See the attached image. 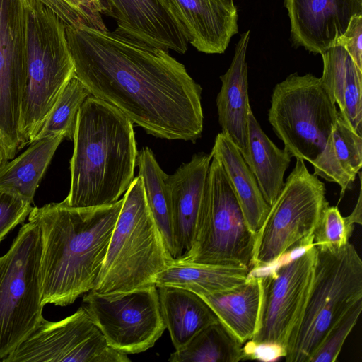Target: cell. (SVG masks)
<instances>
[{
	"mask_svg": "<svg viewBox=\"0 0 362 362\" xmlns=\"http://www.w3.org/2000/svg\"><path fill=\"white\" fill-rule=\"evenodd\" d=\"M74 75L153 136L195 142L203 131L202 87L169 51L115 31L65 24Z\"/></svg>",
	"mask_w": 362,
	"mask_h": 362,
	"instance_id": "obj_1",
	"label": "cell"
},
{
	"mask_svg": "<svg viewBox=\"0 0 362 362\" xmlns=\"http://www.w3.org/2000/svg\"><path fill=\"white\" fill-rule=\"evenodd\" d=\"M123 199L90 208L63 202L34 206L28 220L42 240V304L66 306L91 291L104 262Z\"/></svg>",
	"mask_w": 362,
	"mask_h": 362,
	"instance_id": "obj_2",
	"label": "cell"
},
{
	"mask_svg": "<svg viewBox=\"0 0 362 362\" xmlns=\"http://www.w3.org/2000/svg\"><path fill=\"white\" fill-rule=\"evenodd\" d=\"M73 141L70 189L62 202L75 208L117 202L134 178L139 151L131 120L90 95L78 112Z\"/></svg>",
	"mask_w": 362,
	"mask_h": 362,
	"instance_id": "obj_3",
	"label": "cell"
},
{
	"mask_svg": "<svg viewBox=\"0 0 362 362\" xmlns=\"http://www.w3.org/2000/svg\"><path fill=\"white\" fill-rule=\"evenodd\" d=\"M339 115L320 78L293 73L275 86L268 119L291 157L308 162L314 175L341 187V200L354 182L339 165L332 146Z\"/></svg>",
	"mask_w": 362,
	"mask_h": 362,
	"instance_id": "obj_4",
	"label": "cell"
},
{
	"mask_svg": "<svg viewBox=\"0 0 362 362\" xmlns=\"http://www.w3.org/2000/svg\"><path fill=\"white\" fill-rule=\"evenodd\" d=\"M26 78L19 122L21 149L30 145L65 85L74 65L65 23L42 0H23Z\"/></svg>",
	"mask_w": 362,
	"mask_h": 362,
	"instance_id": "obj_5",
	"label": "cell"
},
{
	"mask_svg": "<svg viewBox=\"0 0 362 362\" xmlns=\"http://www.w3.org/2000/svg\"><path fill=\"white\" fill-rule=\"evenodd\" d=\"M122 199L104 262L91 290L98 293L155 284L157 275L173 262L148 205L140 176L134 178Z\"/></svg>",
	"mask_w": 362,
	"mask_h": 362,
	"instance_id": "obj_6",
	"label": "cell"
},
{
	"mask_svg": "<svg viewBox=\"0 0 362 362\" xmlns=\"http://www.w3.org/2000/svg\"><path fill=\"white\" fill-rule=\"evenodd\" d=\"M361 299L362 260L354 246L317 248L310 291L285 361L310 362L327 331Z\"/></svg>",
	"mask_w": 362,
	"mask_h": 362,
	"instance_id": "obj_7",
	"label": "cell"
},
{
	"mask_svg": "<svg viewBox=\"0 0 362 362\" xmlns=\"http://www.w3.org/2000/svg\"><path fill=\"white\" fill-rule=\"evenodd\" d=\"M325 184L296 158L283 188L255 235L250 271L276 263L293 248L313 244V233L329 206Z\"/></svg>",
	"mask_w": 362,
	"mask_h": 362,
	"instance_id": "obj_8",
	"label": "cell"
},
{
	"mask_svg": "<svg viewBox=\"0 0 362 362\" xmlns=\"http://www.w3.org/2000/svg\"><path fill=\"white\" fill-rule=\"evenodd\" d=\"M41 234L32 220L23 225L0 257V359L40 324L42 317Z\"/></svg>",
	"mask_w": 362,
	"mask_h": 362,
	"instance_id": "obj_9",
	"label": "cell"
},
{
	"mask_svg": "<svg viewBox=\"0 0 362 362\" xmlns=\"http://www.w3.org/2000/svg\"><path fill=\"white\" fill-rule=\"evenodd\" d=\"M254 241L227 175L212 156L207 192L192 247L184 257L173 262L250 269Z\"/></svg>",
	"mask_w": 362,
	"mask_h": 362,
	"instance_id": "obj_10",
	"label": "cell"
},
{
	"mask_svg": "<svg viewBox=\"0 0 362 362\" xmlns=\"http://www.w3.org/2000/svg\"><path fill=\"white\" fill-rule=\"evenodd\" d=\"M317 255V247L313 244L298 257L285 254L281 257L284 260L278 261L281 262L279 267L256 275L260 279L261 296L251 340L276 343L287 350L310 291Z\"/></svg>",
	"mask_w": 362,
	"mask_h": 362,
	"instance_id": "obj_11",
	"label": "cell"
},
{
	"mask_svg": "<svg viewBox=\"0 0 362 362\" xmlns=\"http://www.w3.org/2000/svg\"><path fill=\"white\" fill-rule=\"evenodd\" d=\"M82 306L109 346L126 355L151 348L166 329L156 284L105 294L90 291Z\"/></svg>",
	"mask_w": 362,
	"mask_h": 362,
	"instance_id": "obj_12",
	"label": "cell"
},
{
	"mask_svg": "<svg viewBox=\"0 0 362 362\" xmlns=\"http://www.w3.org/2000/svg\"><path fill=\"white\" fill-rule=\"evenodd\" d=\"M3 362H127L113 349L88 313L80 307L57 322L45 318Z\"/></svg>",
	"mask_w": 362,
	"mask_h": 362,
	"instance_id": "obj_13",
	"label": "cell"
},
{
	"mask_svg": "<svg viewBox=\"0 0 362 362\" xmlns=\"http://www.w3.org/2000/svg\"><path fill=\"white\" fill-rule=\"evenodd\" d=\"M26 78L23 0H0V150L2 163L21 150L18 129Z\"/></svg>",
	"mask_w": 362,
	"mask_h": 362,
	"instance_id": "obj_14",
	"label": "cell"
},
{
	"mask_svg": "<svg viewBox=\"0 0 362 362\" xmlns=\"http://www.w3.org/2000/svg\"><path fill=\"white\" fill-rule=\"evenodd\" d=\"M115 32L164 50L185 54L188 41L166 0H100Z\"/></svg>",
	"mask_w": 362,
	"mask_h": 362,
	"instance_id": "obj_15",
	"label": "cell"
},
{
	"mask_svg": "<svg viewBox=\"0 0 362 362\" xmlns=\"http://www.w3.org/2000/svg\"><path fill=\"white\" fill-rule=\"evenodd\" d=\"M211 159V153L194 154L167 176L171 192L173 262L184 257L192 247L207 192Z\"/></svg>",
	"mask_w": 362,
	"mask_h": 362,
	"instance_id": "obj_16",
	"label": "cell"
},
{
	"mask_svg": "<svg viewBox=\"0 0 362 362\" xmlns=\"http://www.w3.org/2000/svg\"><path fill=\"white\" fill-rule=\"evenodd\" d=\"M296 45L315 54L334 46L351 17L362 13V0H284Z\"/></svg>",
	"mask_w": 362,
	"mask_h": 362,
	"instance_id": "obj_17",
	"label": "cell"
},
{
	"mask_svg": "<svg viewBox=\"0 0 362 362\" xmlns=\"http://www.w3.org/2000/svg\"><path fill=\"white\" fill-rule=\"evenodd\" d=\"M183 27L188 43L199 52L221 54L238 32L233 0H166Z\"/></svg>",
	"mask_w": 362,
	"mask_h": 362,
	"instance_id": "obj_18",
	"label": "cell"
},
{
	"mask_svg": "<svg viewBox=\"0 0 362 362\" xmlns=\"http://www.w3.org/2000/svg\"><path fill=\"white\" fill-rule=\"evenodd\" d=\"M250 30L243 33L228 71L220 76L221 90L216 98L221 132L228 136L240 151L247 153V113L250 109L246 52Z\"/></svg>",
	"mask_w": 362,
	"mask_h": 362,
	"instance_id": "obj_19",
	"label": "cell"
},
{
	"mask_svg": "<svg viewBox=\"0 0 362 362\" xmlns=\"http://www.w3.org/2000/svg\"><path fill=\"white\" fill-rule=\"evenodd\" d=\"M322 83L347 124L362 136V70L346 49L335 45L321 54Z\"/></svg>",
	"mask_w": 362,
	"mask_h": 362,
	"instance_id": "obj_20",
	"label": "cell"
},
{
	"mask_svg": "<svg viewBox=\"0 0 362 362\" xmlns=\"http://www.w3.org/2000/svg\"><path fill=\"white\" fill-rule=\"evenodd\" d=\"M212 156L221 163L237 197L245 223L255 235L269 211L256 178L240 151L225 134L215 138Z\"/></svg>",
	"mask_w": 362,
	"mask_h": 362,
	"instance_id": "obj_21",
	"label": "cell"
},
{
	"mask_svg": "<svg viewBox=\"0 0 362 362\" xmlns=\"http://www.w3.org/2000/svg\"><path fill=\"white\" fill-rule=\"evenodd\" d=\"M161 316L175 350L184 347L218 317L197 294L174 286H157Z\"/></svg>",
	"mask_w": 362,
	"mask_h": 362,
	"instance_id": "obj_22",
	"label": "cell"
},
{
	"mask_svg": "<svg viewBox=\"0 0 362 362\" xmlns=\"http://www.w3.org/2000/svg\"><path fill=\"white\" fill-rule=\"evenodd\" d=\"M260 279L249 274L242 284L228 291L200 296L220 322L243 344L255 332L260 305Z\"/></svg>",
	"mask_w": 362,
	"mask_h": 362,
	"instance_id": "obj_23",
	"label": "cell"
},
{
	"mask_svg": "<svg viewBox=\"0 0 362 362\" xmlns=\"http://www.w3.org/2000/svg\"><path fill=\"white\" fill-rule=\"evenodd\" d=\"M291 158L284 148L280 149L269 139L250 107L247 113V153L244 159L270 206L283 188L284 174Z\"/></svg>",
	"mask_w": 362,
	"mask_h": 362,
	"instance_id": "obj_24",
	"label": "cell"
},
{
	"mask_svg": "<svg viewBox=\"0 0 362 362\" xmlns=\"http://www.w3.org/2000/svg\"><path fill=\"white\" fill-rule=\"evenodd\" d=\"M64 139L57 134L36 140L21 154L0 164V189L33 204L36 190Z\"/></svg>",
	"mask_w": 362,
	"mask_h": 362,
	"instance_id": "obj_25",
	"label": "cell"
},
{
	"mask_svg": "<svg viewBox=\"0 0 362 362\" xmlns=\"http://www.w3.org/2000/svg\"><path fill=\"white\" fill-rule=\"evenodd\" d=\"M250 269L200 263L173 262L156 277V286H174L200 296L232 289L244 283Z\"/></svg>",
	"mask_w": 362,
	"mask_h": 362,
	"instance_id": "obj_26",
	"label": "cell"
},
{
	"mask_svg": "<svg viewBox=\"0 0 362 362\" xmlns=\"http://www.w3.org/2000/svg\"><path fill=\"white\" fill-rule=\"evenodd\" d=\"M243 344L221 322L212 323L197 332L168 358L171 362H238L244 360Z\"/></svg>",
	"mask_w": 362,
	"mask_h": 362,
	"instance_id": "obj_27",
	"label": "cell"
},
{
	"mask_svg": "<svg viewBox=\"0 0 362 362\" xmlns=\"http://www.w3.org/2000/svg\"><path fill=\"white\" fill-rule=\"evenodd\" d=\"M136 165L139 167L138 175L141 177L148 205L172 256L171 192L166 180L168 175L148 147L138 152Z\"/></svg>",
	"mask_w": 362,
	"mask_h": 362,
	"instance_id": "obj_28",
	"label": "cell"
},
{
	"mask_svg": "<svg viewBox=\"0 0 362 362\" xmlns=\"http://www.w3.org/2000/svg\"><path fill=\"white\" fill-rule=\"evenodd\" d=\"M90 95L88 89L75 75L71 77L59 94L34 141L57 134L73 140L78 112Z\"/></svg>",
	"mask_w": 362,
	"mask_h": 362,
	"instance_id": "obj_29",
	"label": "cell"
},
{
	"mask_svg": "<svg viewBox=\"0 0 362 362\" xmlns=\"http://www.w3.org/2000/svg\"><path fill=\"white\" fill-rule=\"evenodd\" d=\"M332 141L339 165L354 182L362 167V136L339 114L332 133Z\"/></svg>",
	"mask_w": 362,
	"mask_h": 362,
	"instance_id": "obj_30",
	"label": "cell"
},
{
	"mask_svg": "<svg viewBox=\"0 0 362 362\" xmlns=\"http://www.w3.org/2000/svg\"><path fill=\"white\" fill-rule=\"evenodd\" d=\"M66 25L107 30L102 18L103 6L100 0H42Z\"/></svg>",
	"mask_w": 362,
	"mask_h": 362,
	"instance_id": "obj_31",
	"label": "cell"
},
{
	"mask_svg": "<svg viewBox=\"0 0 362 362\" xmlns=\"http://www.w3.org/2000/svg\"><path fill=\"white\" fill-rule=\"evenodd\" d=\"M362 310V299L354 304L327 331L310 362H334L344 343L356 324Z\"/></svg>",
	"mask_w": 362,
	"mask_h": 362,
	"instance_id": "obj_32",
	"label": "cell"
},
{
	"mask_svg": "<svg viewBox=\"0 0 362 362\" xmlns=\"http://www.w3.org/2000/svg\"><path fill=\"white\" fill-rule=\"evenodd\" d=\"M354 228L346 223L337 206H328L314 231L313 244L318 249L338 250L349 243Z\"/></svg>",
	"mask_w": 362,
	"mask_h": 362,
	"instance_id": "obj_33",
	"label": "cell"
},
{
	"mask_svg": "<svg viewBox=\"0 0 362 362\" xmlns=\"http://www.w3.org/2000/svg\"><path fill=\"white\" fill-rule=\"evenodd\" d=\"M23 198L0 189V243L28 217L33 206Z\"/></svg>",
	"mask_w": 362,
	"mask_h": 362,
	"instance_id": "obj_34",
	"label": "cell"
},
{
	"mask_svg": "<svg viewBox=\"0 0 362 362\" xmlns=\"http://www.w3.org/2000/svg\"><path fill=\"white\" fill-rule=\"evenodd\" d=\"M335 45L343 47L358 68L362 70V13L351 17L346 30Z\"/></svg>",
	"mask_w": 362,
	"mask_h": 362,
	"instance_id": "obj_35",
	"label": "cell"
},
{
	"mask_svg": "<svg viewBox=\"0 0 362 362\" xmlns=\"http://www.w3.org/2000/svg\"><path fill=\"white\" fill-rule=\"evenodd\" d=\"M243 347L244 360L272 362L284 358L286 355V350L284 346L273 342H256L250 339Z\"/></svg>",
	"mask_w": 362,
	"mask_h": 362,
	"instance_id": "obj_36",
	"label": "cell"
},
{
	"mask_svg": "<svg viewBox=\"0 0 362 362\" xmlns=\"http://www.w3.org/2000/svg\"><path fill=\"white\" fill-rule=\"evenodd\" d=\"M360 180V188H359V194L356 204L351 213L348 216L344 217V219L346 223L351 226L354 228V224L357 223L361 225L362 223V209H361V173L359 171L358 173Z\"/></svg>",
	"mask_w": 362,
	"mask_h": 362,
	"instance_id": "obj_37",
	"label": "cell"
},
{
	"mask_svg": "<svg viewBox=\"0 0 362 362\" xmlns=\"http://www.w3.org/2000/svg\"><path fill=\"white\" fill-rule=\"evenodd\" d=\"M1 163V150H0V164Z\"/></svg>",
	"mask_w": 362,
	"mask_h": 362,
	"instance_id": "obj_38",
	"label": "cell"
}]
</instances>
